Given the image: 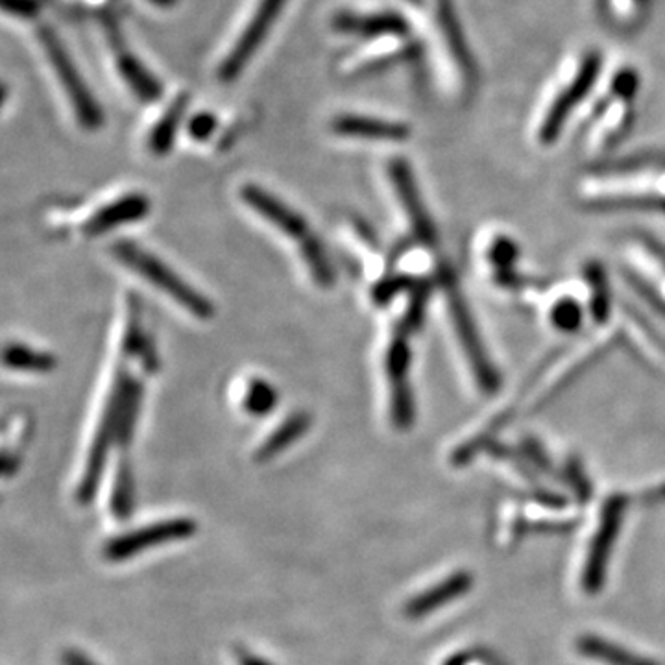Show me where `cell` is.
<instances>
[{
	"label": "cell",
	"instance_id": "cell-1",
	"mask_svg": "<svg viewBox=\"0 0 665 665\" xmlns=\"http://www.w3.org/2000/svg\"><path fill=\"white\" fill-rule=\"evenodd\" d=\"M111 254L115 260H119L130 271L145 277L150 285L173 297L174 302H178L187 313L193 314L196 319L209 320L215 316V305L209 297L204 296L201 291H196L167 263L157 260L156 255H151L147 250H143L136 243L119 241V243L111 244Z\"/></svg>",
	"mask_w": 665,
	"mask_h": 665
},
{
	"label": "cell",
	"instance_id": "cell-2",
	"mask_svg": "<svg viewBox=\"0 0 665 665\" xmlns=\"http://www.w3.org/2000/svg\"><path fill=\"white\" fill-rule=\"evenodd\" d=\"M437 283L446 294L449 322H451L454 336H457V342L460 344L462 358H464L466 364L470 366L471 375L476 379L477 389L482 390L485 394H492L498 390L499 375L493 369L492 361L485 352L481 336L477 333L476 322L471 319L468 305H466L462 294L454 285L453 276L442 266L437 272Z\"/></svg>",
	"mask_w": 665,
	"mask_h": 665
},
{
	"label": "cell",
	"instance_id": "cell-3",
	"mask_svg": "<svg viewBox=\"0 0 665 665\" xmlns=\"http://www.w3.org/2000/svg\"><path fill=\"white\" fill-rule=\"evenodd\" d=\"M128 381H130L128 369H126L125 361H120L119 366L115 370L114 383H111L102 417L98 422L97 433L92 439L86 470H84L80 485H78V492H76V499L80 501V505H91L92 499L97 496L100 479H102L106 462H108L109 451H111V446L117 443L120 403H123V395H125Z\"/></svg>",
	"mask_w": 665,
	"mask_h": 665
},
{
	"label": "cell",
	"instance_id": "cell-4",
	"mask_svg": "<svg viewBox=\"0 0 665 665\" xmlns=\"http://www.w3.org/2000/svg\"><path fill=\"white\" fill-rule=\"evenodd\" d=\"M38 36L39 41L43 45L45 52L49 56L50 66L55 69L58 80L66 89L67 97L71 100L78 123L86 130H97L104 123L102 109L92 97L89 87L86 86V81L81 78L71 55L67 52L61 39L56 36L52 28L39 27Z\"/></svg>",
	"mask_w": 665,
	"mask_h": 665
},
{
	"label": "cell",
	"instance_id": "cell-5",
	"mask_svg": "<svg viewBox=\"0 0 665 665\" xmlns=\"http://www.w3.org/2000/svg\"><path fill=\"white\" fill-rule=\"evenodd\" d=\"M628 503L630 501L627 496H622V493L610 496L603 503L599 527L591 540L590 552H588L585 571H583V586H585L586 594H599L600 588L605 586L608 560H610L612 551L616 546Z\"/></svg>",
	"mask_w": 665,
	"mask_h": 665
},
{
	"label": "cell",
	"instance_id": "cell-6",
	"mask_svg": "<svg viewBox=\"0 0 665 665\" xmlns=\"http://www.w3.org/2000/svg\"><path fill=\"white\" fill-rule=\"evenodd\" d=\"M412 353L409 335L395 330L384 355V372L390 384V420L398 431H407L414 422V400L409 384Z\"/></svg>",
	"mask_w": 665,
	"mask_h": 665
},
{
	"label": "cell",
	"instance_id": "cell-7",
	"mask_svg": "<svg viewBox=\"0 0 665 665\" xmlns=\"http://www.w3.org/2000/svg\"><path fill=\"white\" fill-rule=\"evenodd\" d=\"M195 519L174 518L167 519V521H157V524L128 532V535L117 536L114 540L108 541L104 555L111 563H120V560L136 557L139 552L147 551L150 547L159 546V544L187 540L190 536H195Z\"/></svg>",
	"mask_w": 665,
	"mask_h": 665
},
{
	"label": "cell",
	"instance_id": "cell-8",
	"mask_svg": "<svg viewBox=\"0 0 665 665\" xmlns=\"http://www.w3.org/2000/svg\"><path fill=\"white\" fill-rule=\"evenodd\" d=\"M285 2L287 0H260L254 17L250 19L248 25L244 28L243 36L237 39V43L221 66L218 78L222 81L235 80L243 72L244 67L248 66L252 56L257 52L261 43L265 41L266 36L271 32L272 25L276 22Z\"/></svg>",
	"mask_w": 665,
	"mask_h": 665
},
{
	"label": "cell",
	"instance_id": "cell-9",
	"mask_svg": "<svg viewBox=\"0 0 665 665\" xmlns=\"http://www.w3.org/2000/svg\"><path fill=\"white\" fill-rule=\"evenodd\" d=\"M390 182L394 187L395 196L403 206L409 224H411L412 233L418 243L423 246L433 248L437 244V232H434L433 221L429 217L423 206L422 196L418 190L417 179L412 174L409 163L403 157H394L389 165Z\"/></svg>",
	"mask_w": 665,
	"mask_h": 665
},
{
	"label": "cell",
	"instance_id": "cell-10",
	"mask_svg": "<svg viewBox=\"0 0 665 665\" xmlns=\"http://www.w3.org/2000/svg\"><path fill=\"white\" fill-rule=\"evenodd\" d=\"M600 71V58L597 55H590L583 61L579 72L574 81L566 87V91L552 102L551 109L547 111L546 119L540 126V141L544 145L555 141L560 131H563L566 120L574 111L575 106H579L580 100L590 92L597 76Z\"/></svg>",
	"mask_w": 665,
	"mask_h": 665
},
{
	"label": "cell",
	"instance_id": "cell-11",
	"mask_svg": "<svg viewBox=\"0 0 665 665\" xmlns=\"http://www.w3.org/2000/svg\"><path fill=\"white\" fill-rule=\"evenodd\" d=\"M241 201L265 221L271 222L272 226L287 233L289 237L294 238L300 244L313 235L307 221L300 213L294 212L293 207L287 206L285 202L271 195L268 190L263 189L260 185H243Z\"/></svg>",
	"mask_w": 665,
	"mask_h": 665
},
{
	"label": "cell",
	"instance_id": "cell-12",
	"mask_svg": "<svg viewBox=\"0 0 665 665\" xmlns=\"http://www.w3.org/2000/svg\"><path fill=\"white\" fill-rule=\"evenodd\" d=\"M628 254L642 293L665 314V250L653 241L642 238L633 244Z\"/></svg>",
	"mask_w": 665,
	"mask_h": 665
},
{
	"label": "cell",
	"instance_id": "cell-13",
	"mask_svg": "<svg viewBox=\"0 0 665 665\" xmlns=\"http://www.w3.org/2000/svg\"><path fill=\"white\" fill-rule=\"evenodd\" d=\"M150 215V201L141 193L120 196L117 201L109 202L108 206L100 207L92 217L84 224L87 237H98L102 233L111 232L115 227L136 224Z\"/></svg>",
	"mask_w": 665,
	"mask_h": 665
},
{
	"label": "cell",
	"instance_id": "cell-14",
	"mask_svg": "<svg viewBox=\"0 0 665 665\" xmlns=\"http://www.w3.org/2000/svg\"><path fill=\"white\" fill-rule=\"evenodd\" d=\"M331 130L336 136L352 137V139H366V141H407L411 130L401 123L372 119L363 115H339L331 123Z\"/></svg>",
	"mask_w": 665,
	"mask_h": 665
},
{
	"label": "cell",
	"instance_id": "cell-15",
	"mask_svg": "<svg viewBox=\"0 0 665 665\" xmlns=\"http://www.w3.org/2000/svg\"><path fill=\"white\" fill-rule=\"evenodd\" d=\"M471 586H473V577H471L470 571H457V574L451 575L433 588L412 597L407 603L405 614L412 619L429 616V614L442 608L443 605H448L451 600L459 599L462 595L468 594Z\"/></svg>",
	"mask_w": 665,
	"mask_h": 665
},
{
	"label": "cell",
	"instance_id": "cell-16",
	"mask_svg": "<svg viewBox=\"0 0 665 665\" xmlns=\"http://www.w3.org/2000/svg\"><path fill=\"white\" fill-rule=\"evenodd\" d=\"M336 30L353 33L361 38H381V36H405L409 32L403 17L398 13H373V16H358V13H341L335 17Z\"/></svg>",
	"mask_w": 665,
	"mask_h": 665
},
{
	"label": "cell",
	"instance_id": "cell-17",
	"mask_svg": "<svg viewBox=\"0 0 665 665\" xmlns=\"http://www.w3.org/2000/svg\"><path fill=\"white\" fill-rule=\"evenodd\" d=\"M311 426H313V417L309 412H293L285 422L277 426L276 431L265 442L261 443L255 451V460L266 462L274 459L276 454L283 453L285 449L302 439Z\"/></svg>",
	"mask_w": 665,
	"mask_h": 665
},
{
	"label": "cell",
	"instance_id": "cell-18",
	"mask_svg": "<svg viewBox=\"0 0 665 665\" xmlns=\"http://www.w3.org/2000/svg\"><path fill=\"white\" fill-rule=\"evenodd\" d=\"M187 108H189V97L179 95V97L174 98L170 106L165 109V114L162 115V119L157 120L154 128H151L150 137H148V148L156 156H167L168 151L173 150L174 141L178 136L179 126L184 123Z\"/></svg>",
	"mask_w": 665,
	"mask_h": 665
},
{
	"label": "cell",
	"instance_id": "cell-19",
	"mask_svg": "<svg viewBox=\"0 0 665 665\" xmlns=\"http://www.w3.org/2000/svg\"><path fill=\"white\" fill-rule=\"evenodd\" d=\"M580 655L590 661L606 665H661L647 656L636 655L625 649L622 645L612 644L608 639L599 638L594 634H586L577 642Z\"/></svg>",
	"mask_w": 665,
	"mask_h": 665
},
{
	"label": "cell",
	"instance_id": "cell-20",
	"mask_svg": "<svg viewBox=\"0 0 665 665\" xmlns=\"http://www.w3.org/2000/svg\"><path fill=\"white\" fill-rule=\"evenodd\" d=\"M117 69L130 86L131 92H136V97L143 102H156L157 98L162 97L159 81L128 50L120 49L117 52Z\"/></svg>",
	"mask_w": 665,
	"mask_h": 665
},
{
	"label": "cell",
	"instance_id": "cell-21",
	"mask_svg": "<svg viewBox=\"0 0 665 665\" xmlns=\"http://www.w3.org/2000/svg\"><path fill=\"white\" fill-rule=\"evenodd\" d=\"M143 394H145V387L141 381L130 378L126 384L123 403H120L119 428H117V446L120 449L130 448L131 440H134L137 420L141 412Z\"/></svg>",
	"mask_w": 665,
	"mask_h": 665
},
{
	"label": "cell",
	"instance_id": "cell-22",
	"mask_svg": "<svg viewBox=\"0 0 665 665\" xmlns=\"http://www.w3.org/2000/svg\"><path fill=\"white\" fill-rule=\"evenodd\" d=\"M4 366L16 372L49 373L56 369V358L52 353L10 342L4 348Z\"/></svg>",
	"mask_w": 665,
	"mask_h": 665
},
{
	"label": "cell",
	"instance_id": "cell-23",
	"mask_svg": "<svg viewBox=\"0 0 665 665\" xmlns=\"http://www.w3.org/2000/svg\"><path fill=\"white\" fill-rule=\"evenodd\" d=\"M136 509V481L128 459L120 460L115 471L114 490H111V512L115 518L126 521Z\"/></svg>",
	"mask_w": 665,
	"mask_h": 665
},
{
	"label": "cell",
	"instance_id": "cell-24",
	"mask_svg": "<svg viewBox=\"0 0 665 665\" xmlns=\"http://www.w3.org/2000/svg\"><path fill=\"white\" fill-rule=\"evenodd\" d=\"M300 252H302V257L303 261H305V265H307L309 274L313 276L316 285L322 289L333 287L336 280L335 271H333L331 261L327 260L324 246H322V243H320L314 233L307 241H303V243L300 244Z\"/></svg>",
	"mask_w": 665,
	"mask_h": 665
},
{
	"label": "cell",
	"instance_id": "cell-25",
	"mask_svg": "<svg viewBox=\"0 0 665 665\" xmlns=\"http://www.w3.org/2000/svg\"><path fill=\"white\" fill-rule=\"evenodd\" d=\"M128 314H126L125 335H123V358H137L143 342L147 339L143 331V302L139 294H128L126 300Z\"/></svg>",
	"mask_w": 665,
	"mask_h": 665
},
{
	"label": "cell",
	"instance_id": "cell-26",
	"mask_svg": "<svg viewBox=\"0 0 665 665\" xmlns=\"http://www.w3.org/2000/svg\"><path fill=\"white\" fill-rule=\"evenodd\" d=\"M277 405V390L265 379H250L244 390L243 407L250 417L263 418Z\"/></svg>",
	"mask_w": 665,
	"mask_h": 665
},
{
	"label": "cell",
	"instance_id": "cell-27",
	"mask_svg": "<svg viewBox=\"0 0 665 665\" xmlns=\"http://www.w3.org/2000/svg\"><path fill=\"white\" fill-rule=\"evenodd\" d=\"M439 19L443 33H446V39H448L449 49L453 52L457 61H460V66L464 67V71L470 72V52L466 49L464 38L460 33L459 22H457V17H454L453 10H451L449 0H440Z\"/></svg>",
	"mask_w": 665,
	"mask_h": 665
},
{
	"label": "cell",
	"instance_id": "cell-28",
	"mask_svg": "<svg viewBox=\"0 0 665 665\" xmlns=\"http://www.w3.org/2000/svg\"><path fill=\"white\" fill-rule=\"evenodd\" d=\"M420 277L411 276V274H389V276L381 277L375 285H373L372 300L379 307H384L389 303L394 302L400 294L411 293L414 285H417Z\"/></svg>",
	"mask_w": 665,
	"mask_h": 665
},
{
	"label": "cell",
	"instance_id": "cell-29",
	"mask_svg": "<svg viewBox=\"0 0 665 665\" xmlns=\"http://www.w3.org/2000/svg\"><path fill=\"white\" fill-rule=\"evenodd\" d=\"M583 319H585V311L580 307V303L571 297H558L549 307V322L555 330L563 333H575L583 324Z\"/></svg>",
	"mask_w": 665,
	"mask_h": 665
},
{
	"label": "cell",
	"instance_id": "cell-30",
	"mask_svg": "<svg viewBox=\"0 0 665 665\" xmlns=\"http://www.w3.org/2000/svg\"><path fill=\"white\" fill-rule=\"evenodd\" d=\"M217 117L207 111L193 115L189 123H187V134H189L195 141H207L209 137L217 130Z\"/></svg>",
	"mask_w": 665,
	"mask_h": 665
},
{
	"label": "cell",
	"instance_id": "cell-31",
	"mask_svg": "<svg viewBox=\"0 0 665 665\" xmlns=\"http://www.w3.org/2000/svg\"><path fill=\"white\" fill-rule=\"evenodd\" d=\"M566 473H568L569 482H571V487H574L575 492L579 496L580 501L586 503L590 499L591 488L590 481L586 479L585 471L580 470V466L577 462H571Z\"/></svg>",
	"mask_w": 665,
	"mask_h": 665
},
{
	"label": "cell",
	"instance_id": "cell-32",
	"mask_svg": "<svg viewBox=\"0 0 665 665\" xmlns=\"http://www.w3.org/2000/svg\"><path fill=\"white\" fill-rule=\"evenodd\" d=\"M612 89H614L617 97L628 100V98H633L636 91H638V76L630 71L619 72L616 80H614Z\"/></svg>",
	"mask_w": 665,
	"mask_h": 665
},
{
	"label": "cell",
	"instance_id": "cell-33",
	"mask_svg": "<svg viewBox=\"0 0 665 665\" xmlns=\"http://www.w3.org/2000/svg\"><path fill=\"white\" fill-rule=\"evenodd\" d=\"M137 359L141 361L143 370L147 373H156L157 369H159V359H157L156 348H154L150 336H147L145 342H143Z\"/></svg>",
	"mask_w": 665,
	"mask_h": 665
},
{
	"label": "cell",
	"instance_id": "cell-34",
	"mask_svg": "<svg viewBox=\"0 0 665 665\" xmlns=\"http://www.w3.org/2000/svg\"><path fill=\"white\" fill-rule=\"evenodd\" d=\"M38 0H4V10L21 17L36 16Z\"/></svg>",
	"mask_w": 665,
	"mask_h": 665
},
{
	"label": "cell",
	"instance_id": "cell-35",
	"mask_svg": "<svg viewBox=\"0 0 665 665\" xmlns=\"http://www.w3.org/2000/svg\"><path fill=\"white\" fill-rule=\"evenodd\" d=\"M353 227H355V232L359 233V237L363 238L364 243L372 246V248H378V235L373 233L372 227L369 226V222L363 221V218H355Z\"/></svg>",
	"mask_w": 665,
	"mask_h": 665
},
{
	"label": "cell",
	"instance_id": "cell-36",
	"mask_svg": "<svg viewBox=\"0 0 665 665\" xmlns=\"http://www.w3.org/2000/svg\"><path fill=\"white\" fill-rule=\"evenodd\" d=\"M63 665H97L91 658H87L86 655H81L78 651H67L63 655Z\"/></svg>",
	"mask_w": 665,
	"mask_h": 665
},
{
	"label": "cell",
	"instance_id": "cell-37",
	"mask_svg": "<svg viewBox=\"0 0 665 665\" xmlns=\"http://www.w3.org/2000/svg\"><path fill=\"white\" fill-rule=\"evenodd\" d=\"M237 661L238 665H272L271 662L263 661L260 656L246 653V651H238Z\"/></svg>",
	"mask_w": 665,
	"mask_h": 665
},
{
	"label": "cell",
	"instance_id": "cell-38",
	"mask_svg": "<svg viewBox=\"0 0 665 665\" xmlns=\"http://www.w3.org/2000/svg\"><path fill=\"white\" fill-rule=\"evenodd\" d=\"M446 665H464V661H462V658H459V656H457V658H453V661H449L448 664Z\"/></svg>",
	"mask_w": 665,
	"mask_h": 665
},
{
	"label": "cell",
	"instance_id": "cell-39",
	"mask_svg": "<svg viewBox=\"0 0 665 665\" xmlns=\"http://www.w3.org/2000/svg\"><path fill=\"white\" fill-rule=\"evenodd\" d=\"M154 2H156V4L170 6L173 4L174 0H154Z\"/></svg>",
	"mask_w": 665,
	"mask_h": 665
}]
</instances>
